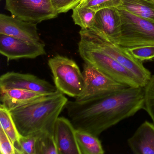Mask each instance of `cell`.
I'll return each mask as SVG.
<instances>
[{
	"label": "cell",
	"instance_id": "cell-1",
	"mask_svg": "<svg viewBox=\"0 0 154 154\" xmlns=\"http://www.w3.org/2000/svg\"><path fill=\"white\" fill-rule=\"evenodd\" d=\"M144 106V88L128 87L112 93L83 101H68L65 106L76 130L98 137Z\"/></svg>",
	"mask_w": 154,
	"mask_h": 154
},
{
	"label": "cell",
	"instance_id": "cell-2",
	"mask_svg": "<svg viewBox=\"0 0 154 154\" xmlns=\"http://www.w3.org/2000/svg\"><path fill=\"white\" fill-rule=\"evenodd\" d=\"M68 101L58 92L10 111L20 134L27 136L54 132L55 123Z\"/></svg>",
	"mask_w": 154,
	"mask_h": 154
},
{
	"label": "cell",
	"instance_id": "cell-3",
	"mask_svg": "<svg viewBox=\"0 0 154 154\" xmlns=\"http://www.w3.org/2000/svg\"><path fill=\"white\" fill-rule=\"evenodd\" d=\"M79 34L80 40L102 51L130 71L138 79L142 87L147 83L152 75L151 72L142 62L134 58L127 48L109 41L91 29H82Z\"/></svg>",
	"mask_w": 154,
	"mask_h": 154
},
{
	"label": "cell",
	"instance_id": "cell-4",
	"mask_svg": "<svg viewBox=\"0 0 154 154\" xmlns=\"http://www.w3.org/2000/svg\"><path fill=\"white\" fill-rule=\"evenodd\" d=\"M78 52L85 63L94 66L114 81L129 87H142L132 73L102 51L80 40Z\"/></svg>",
	"mask_w": 154,
	"mask_h": 154
},
{
	"label": "cell",
	"instance_id": "cell-5",
	"mask_svg": "<svg viewBox=\"0 0 154 154\" xmlns=\"http://www.w3.org/2000/svg\"><path fill=\"white\" fill-rule=\"evenodd\" d=\"M121 20V30L115 43L124 48L154 46V23L118 8Z\"/></svg>",
	"mask_w": 154,
	"mask_h": 154
},
{
	"label": "cell",
	"instance_id": "cell-6",
	"mask_svg": "<svg viewBox=\"0 0 154 154\" xmlns=\"http://www.w3.org/2000/svg\"><path fill=\"white\" fill-rule=\"evenodd\" d=\"M48 65L59 92L75 99L81 95L84 88V77L74 60L57 55L48 60Z\"/></svg>",
	"mask_w": 154,
	"mask_h": 154
},
{
	"label": "cell",
	"instance_id": "cell-7",
	"mask_svg": "<svg viewBox=\"0 0 154 154\" xmlns=\"http://www.w3.org/2000/svg\"><path fill=\"white\" fill-rule=\"evenodd\" d=\"M5 8L15 17L36 24L59 15L51 0H6Z\"/></svg>",
	"mask_w": 154,
	"mask_h": 154
},
{
	"label": "cell",
	"instance_id": "cell-8",
	"mask_svg": "<svg viewBox=\"0 0 154 154\" xmlns=\"http://www.w3.org/2000/svg\"><path fill=\"white\" fill-rule=\"evenodd\" d=\"M82 73L84 88L75 100L83 101L101 97L129 87L114 81L87 63L84 64Z\"/></svg>",
	"mask_w": 154,
	"mask_h": 154
},
{
	"label": "cell",
	"instance_id": "cell-9",
	"mask_svg": "<svg viewBox=\"0 0 154 154\" xmlns=\"http://www.w3.org/2000/svg\"><path fill=\"white\" fill-rule=\"evenodd\" d=\"M19 89L47 94L59 92L55 85L34 75L8 72L0 77V89Z\"/></svg>",
	"mask_w": 154,
	"mask_h": 154
},
{
	"label": "cell",
	"instance_id": "cell-10",
	"mask_svg": "<svg viewBox=\"0 0 154 154\" xmlns=\"http://www.w3.org/2000/svg\"><path fill=\"white\" fill-rule=\"evenodd\" d=\"M0 53L6 57L8 61L35 59L46 54L45 45L42 42L32 44L2 34H0Z\"/></svg>",
	"mask_w": 154,
	"mask_h": 154
},
{
	"label": "cell",
	"instance_id": "cell-11",
	"mask_svg": "<svg viewBox=\"0 0 154 154\" xmlns=\"http://www.w3.org/2000/svg\"><path fill=\"white\" fill-rule=\"evenodd\" d=\"M36 23L27 22L13 16L0 15V34L10 36L32 44L42 42Z\"/></svg>",
	"mask_w": 154,
	"mask_h": 154
},
{
	"label": "cell",
	"instance_id": "cell-12",
	"mask_svg": "<svg viewBox=\"0 0 154 154\" xmlns=\"http://www.w3.org/2000/svg\"><path fill=\"white\" fill-rule=\"evenodd\" d=\"M76 129L70 120L58 117L54 136L58 154H81L76 137Z\"/></svg>",
	"mask_w": 154,
	"mask_h": 154
},
{
	"label": "cell",
	"instance_id": "cell-13",
	"mask_svg": "<svg viewBox=\"0 0 154 154\" xmlns=\"http://www.w3.org/2000/svg\"><path fill=\"white\" fill-rule=\"evenodd\" d=\"M121 20L118 8H106L96 12L91 29L115 43L120 34Z\"/></svg>",
	"mask_w": 154,
	"mask_h": 154
},
{
	"label": "cell",
	"instance_id": "cell-14",
	"mask_svg": "<svg viewBox=\"0 0 154 154\" xmlns=\"http://www.w3.org/2000/svg\"><path fill=\"white\" fill-rule=\"evenodd\" d=\"M131 150L135 154H154V123L146 121L128 140Z\"/></svg>",
	"mask_w": 154,
	"mask_h": 154
},
{
	"label": "cell",
	"instance_id": "cell-15",
	"mask_svg": "<svg viewBox=\"0 0 154 154\" xmlns=\"http://www.w3.org/2000/svg\"><path fill=\"white\" fill-rule=\"evenodd\" d=\"M48 95L51 94H44L22 89H0L1 104L10 111L29 104Z\"/></svg>",
	"mask_w": 154,
	"mask_h": 154
},
{
	"label": "cell",
	"instance_id": "cell-16",
	"mask_svg": "<svg viewBox=\"0 0 154 154\" xmlns=\"http://www.w3.org/2000/svg\"><path fill=\"white\" fill-rule=\"evenodd\" d=\"M119 9L154 23V2L153 0H122Z\"/></svg>",
	"mask_w": 154,
	"mask_h": 154
},
{
	"label": "cell",
	"instance_id": "cell-17",
	"mask_svg": "<svg viewBox=\"0 0 154 154\" xmlns=\"http://www.w3.org/2000/svg\"><path fill=\"white\" fill-rule=\"evenodd\" d=\"M76 137L81 154H103L104 150L98 137L83 131H76Z\"/></svg>",
	"mask_w": 154,
	"mask_h": 154
},
{
	"label": "cell",
	"instance_id": "cell-18",
	"mask_svg": "<svg viewBox=\"0 0 154 154\" xmlns=\"http://www.w3.org/2000/svg\"><path fill=\"white\" fill-rule=\"evenodd\" d=\"M0 128L4 131L15 145L17 143L20 134L18 131L10 111L1 103L0 105Z\"/></svg>",
	"mask_w": 154,
	"mask_h": 154
},
{
	"label": "cell",
	"instance_id": "cell-19",
	"mask_svg": "<svg viewBox=\"0 0 154 154\" xmlns=\"http://www.w3.org/2000/svg\"><path fill=\"white\" fill-rule=\"evenodd\" d=\"M72 18L75 25L82 29H88L93 26L96 11L84 7H76L72 9Z\"/></svg>",
	"mask_w": 154,
	"mask_h": 154
},
{
	"label": "cell",
	"instance_id": "cell-20",
	"mask_svg": "<svg viewBox=\"0 0 154 154\" xmlns=\"http://www.w3.org/2000/svg\"><path fill=\"white\" fill-rule=\"evenodd\" d=\"M36 154H58L54 132H42L37 135Z\"/></svg>",
	"mask_w": 154,
	"mask_h": 154
},
{
	"label": "cell",
	"instance_id": "cell-21",
	"mask_svg": "<svg viewBox=\"0 0 154 154\" xmlns=\"http://www.w3.org/2000/svg\"><path fill=\"white\" fill-rule=\"evenodd\" d=\"M144 106L146 111L154 123V74L144 87Z\"/></svg>",
	"mask_w": 154,
	"mask_h": 154
},
{
	"label": "cell",
	"instance_id": "cell-22",
	"mask_svg": "<svg viewBox=\"0 0 154 154\" xmlns=\"http://www.w3.org/2000/svg\"><path fill=\"white\" fill-rule=\"evenodd\" d=\"M36 139L37 135H20L17 143L14 145L16 154H36Z\"/></svg>",
	"mask_w": 154,
	"mask_h": 154
},
{
	"label": "cell",
	"instance_id": "cell-23",
	"mask_svg": "<svg viewBox=\"0 0 154 154\" xmlns=\"http://www.w3.org/2000/svg\"><path fill=\"white\" fill-rule=\"evenodd\" d=\"M122 0H91L79 4L77 6L91 9L97 12L100 10L106 8H118Z\"/></svg>",
	"mask_w": 154,
	"mask_h": 154
},
{
	"label": "cell",
	"instance_id": "cell-24",
	"mask_svg": "<svg viewBox=\"0 0 154 154\" xmlns=\"http://www.w3.org/2000/svg\"><path fill=\"white\" fill-rule=\"evenodd\" d=\"M127 49L134 58L142 63L154 61V46H153L139 47Z\"/></svg>",
	"mask_w": 154,
	"mask_h": 154
},
{
	"label": "cell",
	"instance_id": "cell-25",
	"mask_svg": "<svg viewBox=\"0 0 154 154\" xmlns=\"http://www.w3.org/2000/svg\"><path fill=\"white\" fill-rule=\"evenodd\" d=\"M55 10L58 14L66 13L78 6L82 0H51Z\"/></svg>",
	"mask_w": 154,
	"mask_h": 154
},
{
	"label": "cell",
	"instance_id": "cell-26",
	"mask_svg": "<svg viewBox=\"0 0 154 154\" xmlns=\"http://www.w3.org/2000/svg\"><path fill=\"white\" fill-rule=\"evenodd\" d=\"M0 151L1 154H16L13 143L2 128H0Z\"/></svg>",
	"mask_w": 154,
	"mask_h": 154
},
{
	"label": "cell",
	"instance_id": "cell-27",
	"mask_svg": "<svg viewBox=\"0 0 154 154\" xmlns=\"http://www.w3.org/2000/svg\"><path fill=\"white\" fill-rule=\"evenodd\" d=\"M89 1H91V0H82V1L80 2V4H82V3H84V2H87Z\"/></svg>",
	"mask_w": 154,
	"mask_h": 154
},
{
	"label": "cell",
	"instance_id": "cell-28",
	"mask_svg": "<svg viewBox=\"0 0 154 154\" xmlns=\"http://www.w3.org/2000/svg\"><path fill=\"white\" fill-rule=\"evenodd\" d=\"M153 1H154V0H153Z\"/></svg>",
	"mask_w": 154,
	"mask_h": 154
}]
</instances>
